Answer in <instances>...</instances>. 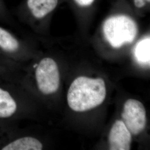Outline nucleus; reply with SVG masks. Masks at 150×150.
Returning a JSON list of instances; mask_svg holds the SVG:
<instances>
[{
    "label": "nucleus",
    "mask_w": 150,
    "mask_h": 150,
    "mask_svg": "<svg viewBox=\"0 0 150 150\" xmlns=\"http://www.w3.org/2000/svg\"><path fill=\"white\" fill-rule=\"evenodd\" d=\"M12 13L7 7L4 0H0V21L10 22L13 21Z\"/></svg>",
    "instance_id": "nucleus-11"
},
{
    "label": "nucleus",
    "mask_w": 150,
    "mask_h": 150,
    "mask_svg": "<svg viewBox=\"0 0 150 150\" xmlns=\"http://www.w3.org/2000/svg\"><path fill=\"white\" fill-rule=\"evenodd\" d=\"M147 1H148V2H150V0H147Z\"/></svg>",
    "instance_id": "nucleus-14"
},
{
    "label": "nucleus",
    "mask_w": 150,
    "mask_h": 150,
    "mask_svg": "<svg viewBox=\"0 0 150 150\" xmlns=\"http://www.w3.org/2000/svg\"><path fill=\"white\" fill-rule=\"evenodd\" d=\"M59 0H26L17 9L16 14L29 15L36 20H42L54 11Z\"/></svg>",
    "instance_id": "nucleus-5"
},
{
    "label": "nucleus",
    "mask_w": 150,
    "mask_h": 150,
    "mask_svg": "<svg viewBox=\"0 0 150 150\" xmlns=\"http://www.w3.org/2000/svg\"><path fill=\"white\" fill-rule=\"evenodd\" d=\"M131 139V134L123 121H116L113 125L109 134L110 150H130Z\"/></svg>",
    "instance_id": "nucleus-6"
},
{
    "label": "nucleus",
    "mask_w": 150,
    "mask_h": 150,
    "mask_svg": "<svg viewBox=\"0 0 150 150\" xmlns=\"http://www.w3.org/2000/svg\"><path fill=\"white\" fill-rule=\"evenodd\" d=\"M43 146L38 139L31 137H22L10 142L2 150H41Z\"/></svg>",
    "instance_id": "nucleus-8"
},
{
    "label": "nucleus",
    "mask_w": 150,
    "mask_h": 150,
    "mask_svg": "<svg viewBox=\"0 0 150 150\" xmlns=\"http://www.w3.org/2000/svg\"><path fill=\"white\" fill-rule=\"evenodd\" d=\"M146 2H148L147 0H134V5L137 8L144 7L146 5Z\"/></svg>",
    "instance_id": "nucleus-13"
},
{
    "label": "nucleus",
    "mask_w": 150,
    "mask_h": 150,
    "mask_svg": "<svg viewBox=\"0 0 150 150\" xmlns=\"http://www.w3.org/2000/svg\"><path fill=\"white\" fill-rule=\"evenodd\" d=\"M76 2L79 5L82 7H86L91 5V4L94 2L95 0H75Z\"/></svg>",
    "instance_id": "nucleus-12"
},
{
    "label": "nucleus",
    "mask_w": 150,
    "mask_h": 150,
    "mask_svg": "<svg viewBox=\"0 0 150 150\" xmlns=\"http://www.w3.org/2000/svg\"><path fill=\"white\" fill-rule=\"evenodd\" d=\"M106 96V88L102 79L81 76L72 82L67 93V102L76 112H84L101 105Z\"/></svg>",
    "instance_id": "nucleus-1"
},
{
    "label": "nucleus",
    "mask_w": 150,
    "mask_h": 150,
    "mask_svg": "<svg viewBox=\"0 0 150 150\" xmlns=\"http://www.w3.org/2000/svg\"><path fill=\"white\" fill-rule=\"evenodd\" d=\"M134 58L139 64L149 65L150 64V38L141 40L134 48Z\"/></svg>",
    "instance_id": "nucleus-10"
},
{
    "label": "nucleus",
    "mask_w": 150,
    "mask_h": 150,
    "mask_svg": "<svg viewBox=\"0 0 150 150\" xmlns=\"http://www.w3.org/2000/svg\"><path fill=\"white\" fill-rule=\"evenodd\" d=\"M17 104L10 93L0 88V118H8L16 111Z\"/></svg>",
    "instance_id": "nucleus-9"
},
{
    "label": "nucleus",
    "mask_w": 150,
    "mask_h": 150,
    "mask_svg": "<svg viewBox=\"0 0 150 150\" xmlns=\"http://www.w3.org/2000/svg\"><path fill=\"white\" fill-rule=\"evenodd\" d=\"M21 47L20 41L12 33L0 26V50L8 54H15Z\"/></svg>",
    "instance_id": "nucleus-7"
},
{
    "label": "nucleus",
    "mask_w": 150,
    "mask_h": 150,
    "mask_svg": "<svg viewBox=\"0 0 150 150\" xmlns=\"http://www.w3.org/2000/svg\"><path fill=\"white\" fill-rule=\"evenodd\" d=\"M36 79L40 91L43 94L54 93L58 90L59 71L54 59L46 57L40 61L36 70Z\"/></svg>",
    "instance_id": "nucleus-3"
},
{
    "label": "nucleus",
    "mask_w": 150,
    "mask_h": 150,
    "mask_svg": "<svg viewBox=\"0 0 150 150\" xmlns=\"http://www.w3.org/2000/svg\"><path fill=\"white\" fill-rule=\"evenodd\" d=\"M103 32L106 40L114 48H120L126 43H132L138 33L134 20L126 15L111 17L105 21Z\"/></svg>",
    "instance_id": "nucleus-2"
},
{
    "label": "nucleus",
    "mask_w": 150,
    "mask_h": 150,
    "mask_svg": "<svg viewBox=\"0 0 150 150\" xmlns=\"http://www.w3.org/2000/svg\"><path fill=\"white\" fill-rule=\"evenodd\" d=\"M122 121L131 134L137 135L145 129L146 112L141 102L134 99H129L125 103L122 113Z\"/></svg>",
    "instance_id": "nucleus-4"
}]
</instances>
